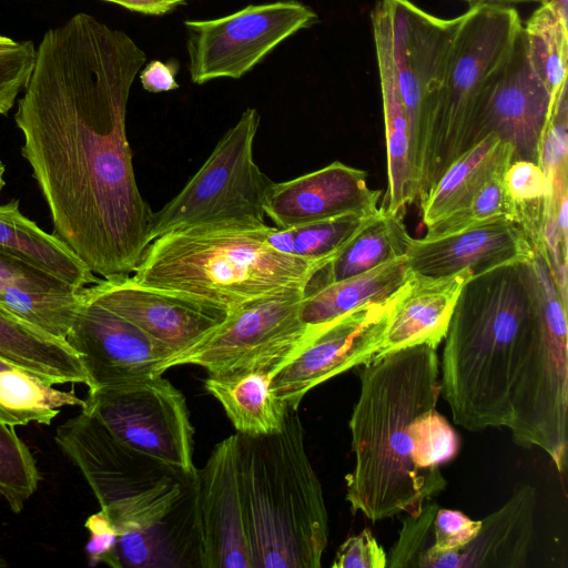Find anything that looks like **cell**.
Wrapping results in <instances>:
<instances>
[{
  "mask_svg": "<svg viewBox=\"0 0 568 568\" xmlns=\"http://www.w3.org/2000/svg\"><path fill=\"white\" fill-rule=\"evenodd\" d=\"M539 3L550 7L568 24V0H540Z\"/></svg>",
  "mask_w": 568,
  "mask_h": 568,
  "instance_id": "44",
  "label": "cell"
},
{
  "mask_svg": "<svg viewBox=\"0 0 568 568\" xmlns=\"http://www.w3.org/2000/svg\"><path fill=\"white\" fill-rule=\"evenodd\" d=\"M14 43L16 40L11 39L10 37L0 34V49L13 45Z\"/></svg>",
  "mask_w": 568,
  "mask_h": 568,
  "instance_id": "46",
  "label": "cell"
},
{
  "mask_svg": "<svg viewBox=\"0 0 568 568\" xmlns=\"http://www.w3.org/2000/svg\"><path fill=\"white\" fill-rule=\"evenodd\" d=\"M413 463L433 481L446 487L440 466L456 457L460 440L457 432L436 408L420 414L412 425Z\"/></svg>",
  "mask_w": 568,
  "mask_h": 568,
  "instance_id": "34",
  "label": "cell"
},
{
  "mask_svg": "<svg viewBox=\"0 0 568 568\" xmlns=\"http://www.w3.org/2000/svg\"><path fill=\"white\" fill-rule=\"evenodd\" d=\"M503 180L515 209L516 223L534 248L541 246L548 194L544 170L538 163L514 160L507 166Z\"/></svg>",
  "mask_w": 568,
  "mask_h": 568,
  "instance_id": "33",
  "label": "cell"
},
{
  "mask_svg": "<svg viewBox=\"0 0 568 568\" xmlns=\"http://www.w3.org/2000/svg\"><path fill=\"white\" fill-rule=\"evenodd\" d=\"M534 247L521 227L497 219L458 231L413 239L406 254L412 273L442 277L468 271L473 275L517 260H531Z\"/></svg>",
  "mask_w": 568,
  "mask_h": 568,
  "instance_id": "19",
  "label": "cell"
},
{
  "mask_svg": "<svg viewBox=\"0 0 568 568\" xmlns=\"http://www.w3.org/2000/svg\"><path fill=\"white\" fill-rule=\"evenodd\" d=\"M371 21L392 60L419 176L437 93L463 14L439 18L410 0H377Z\"/></svg>",
  "mask_w": 568,
  "mask_h": 568,
  "instance_id": "9",
  "label": "cell"
},
{
  "mask_svg": "<svg viewBox=\"0 0 568 568\" xmlns=\"http://www.w3.org/2000/svg\"><path fill=\"white\" fill-rule=\"evenodd\" d=\"M397 293L342 316L306 342L273 374L275 395L288 408L297 409L317 385L372 361L382 344Z\"/></svg>",
  "mask_w": 568,
  "mask_h": 568,
  "instance_id": "14",
  "label": "cell"
},
{
  "mask_svg": "<svg viewBox=\"0 0 568 568\" xmlns=\"http://www.w3.org/2000/svg\"><path fill=\"white\" fill-rule=\"evenodd\" d=\"M536 488L525 484L481 519L477 536L456 551L425 557L418 568H520L535 535Z\"/></svg>",
  "mask_w": 568,
  "mask_h": 568,
  "instance_id": "20",
  "label": "cell"
},
{
  "mask_svg": "<svg viewBox=\"0 0 568 568\" xmlns=\"http://www.w3.org/2000/svg\"><path fill=\"white\" fill-rule=\"evenodd\" d=\"M179 71V62L169 60H151L140 70V81L143 89L151 93L169 92L179 89L175 75Z\"/></svg>",
  "mask_w": 568,
  "mask_h": 568,
  "instance_id": "41",
  "label": "cell"
},
{
  "mask_svg": "<svg viewBox=\"0 0 568 568\" xmlns=\"http://www.w3.org/2000/svg\"><path fill=\"white\" fill-rule=\"evenodd\" d=\"M333 568H385L387 555L368 528L348 537L337 549Z\"/></svg>",
  "mask_w": 568,
  "mask_h": 568,
  "instance_id": "39",
  "label": "cell"
},
{
  "mask_svg": "<svg viewBox=\"0 0 568 568\" xmlns=\"http://www.w3.org/2000/svg\"><path fill=\"white\" fill-rule=\"evenodd\" d=\"M79 291L26 260L0 251V307L49 335L65 339Z\"/></svg>",
  "mask_w": 568,
  "mask_h": 568,
  "instance_id": "22",
  "label": "cell"
},
{
  "mask_svg": "<svg viewBox=\"0 0 568 568\" xmlns=\"http://www.w3.org/2000/svg\"><path fill=\"white\" fill-rule=\"evenodd\" d=\"M413 237L403 212L383 207L310 281L306 291L359 275L387 262L406 256Z\"/></svg>",
  "mask_w": 568,
  "mask_h": 568,
  "instance_id": "30",
  "label": "cell"
},
{
  "mask_svg": "<svg viewBox=\"0 0 568 568\" xmlns=\"http://www.w3.org/2000/svg\"><path fill=\"white\" fill-rule=\"evenodd\" d=\"M304 296L305 290L288 291L240 306L200 343L165 361L159 374L180 365L201 366L209 374L252 367L274 374L304 342Z\"/></svg>",
  "mask_w": 568,
  "mask_h": 568,
  "instance_id": "12",
  "label": "cell"
},
{
  "mask_svg": "<svg viewBox=\"0 0 568 568\" xmlns=\"http://www.w3.org/2000/svg\"><path fill=\"white\" fill-rule=\"evenodd\" d=\"M469 6L478 4H498V6H515L520 3L539 2L540 0H464Z\"/></svg>",
  "mask_w": 568,
  "mask_h": 568,
  "instance_id": "45",
  "label": "cell"
},
{
  "mask_svg": "<svg viewBox=\"0 0 568 568\" xmlns=\"http://www.w3.org/2000/svg\"><path fill=\"white\" fill-rule=\"evenodd\" d=\"M372 29L387 151L388 184L382 207L392 213H399L418 197L419 176L413 154L407 113L395 79L392 60L381 32L375 28Z\"/></svg>",
  "mask_w": 568,
  "mask_h": 568,
  "instance_id": "24",
  "label": "cell"
},
{
  "mask_svg": "<svg viewBox=\"0 0 568 568\" xmlns=\"http://www.w3.org/2000/svg\"><path fill=\"white\" fill-rule=\"evenodd\" d=\"M513 161V149L489 133L455 159L420 197L423 223L428 226L468 206L494 175Z\"/></svg>",
  "mask_w": 568,
  "mask_h": 568,
  "instance_id": "26",
  "label": "cell"
},
{
  "mask_svg": "<svg viewBox=\"0 0 568 568\" xmlns=\"http://www.w3.org/2000/svg\"><path fill=\"white\" fill-rule=\"evenodd\" d=\"M260 123L255 108L243 111L184 187L153 212L151 242L181 229L267 225L264 204L273 181L254 161Z\"/></svg>",
  "mask_w": 568,
  "mask_h": 568,
  "instance_id": "8",
  "label": "cell"
},
{
  "mask_svg": "<svg viewBox=\"0 0 568 568\" xmlns=\"http://www.w3.org/2000/svg\"><path fill=\"white\" fill-rule=\"evenodd\" d=\"M409 276L404 256L359 275L305 291L300 317L306 334L301 347L342 316L366 304L393 297Z\"/></svg>",
  "mask_w": 568,
  "mask_h": 568,
  "instance_id": "25",
  "label": "cell"
},
{
  "mask_svg": "<svg viewBox=\"0 0 568 568\" xmlns=\"http://www.w3.org/2000/svg\"><path fill=\"white\" fill-rule=\"evenodd\" d=\"M240 446L253 568L321 567L328 514L297 409L274 434L240 435Z\"/></svg>",
  "mask_w": 568,
  "mask_h": 568,
  "instance_id": "5",
  "label": "cell"
},
{
  "mask_svg": "<svg viewBox=\"0 0 568 568\" xmlns=\"http://www.w3.org/2000/svg\"><path fill=\"white\" fill-rule=\"evenodd\" d=\"M0 357L51 385L71 383L89 386L83 364L65 339L49 335L2 307Z\"/></svg>",
  "mask_w": 568,
  "mask_h": 568,
  "instance_id": "28",
  "label": "cell"
},
{
  "mask_svg": "<svg viewBox=\"0 0 568 568\" xmlns=\"http://www.w3.org/2000/svg\"><path fill=\"white\" fill-rule=\"evenodd\" d=\"M12 365V363H9L8 361L0 357V371ZM14 365V364H13Z\"/></svg>",
  "mask_w": 568,
  "mask_h": 568,
  "instance_id": "48",
  "label": "cell"
},
{
  "mask_svg": "<svg viewBox=\"0 0 568 568\" xmlns=\"http://www.w3.org/2000/svg\"><path fill=\"white\" fill-rule=\"evenodd\" d=\"M7 566V562L4 561V559L0 556V568H3Z\"/></svg>",
  "mask_w": 568,
  "mask_h": 568,
  "instance_id": "49",
  "label": "cell"
},
{
  "mask_svg": "<svg viewBox=\"0 0 568 568\" xmlns=\"http://www.w3.org/2000/svg\"><path fill=\"white\" fill-rule=\"evenodd\" d=\"M82 290L65 341L83 364L88 388L160 375V367L173 353Z\"/></svg>",
  "mask_w": 568,
  "mask_h": 568,
  "instance_id": "16",
  "label": "cell"
},
{
  "mask_svg": "<svg viewBox=\"0 0 568 568\" xmlns=\"http://www.w3.org/2000/svg\"><path fill=\"white\" fill-rule=\"evenodd\" d=\"M4 171H6V168H4L3 163H2V161L0 160V194H1V192H2V190L4 187V185H6V181H4V178H3Z\"/></svg>",
  "mask_w": 568,
  "mask_h": 568,
  "instance_id": "47",
  "label": "cell"
},
{
  "mask_svg": "<svg viewBox=\"0 0 568 568\" xmlns=\"http://www.w3.org/2000/svg\"><path fill=\"white\" fill-rule=\"evenodd\" d=\"M440 394L456 425L508 428L520 446L567 467V303L548 271L530 260L471 275L445 335Z\"/></svg>",
  "mask_w": 568,
  "mask_h": 568,
  "instance_id": "2",
  "label": "cell"
},
{
  "mask_svg": "<svg viewBox=\"0 0 568 568\" xmlns=\"http://www.w3.org/2000/svg\"><path fill=\"white\" fill-rule=\"evenodd\" d=\"M85 528L89 531V540L85 545L89 564L91 566L105 564L118 568L115 558L118 531L106 514L100 509L91 515L85 521Z\"/></svg>",
  "mask_w": 568,
  "mask_h": 568,
  "instance_id": "40",
  "label": "cell"
},
{
  "mask_svg": "<svg viewBox=\"0 0 568 568\" xmlns=\"http://www.w3.org/2000/svg\"><path fill=\"white\" fill-rule=\"evenodd\" d=\"M37 47L30 40L0 49V115H6L30 78Z\"/></svg>",
  "mask_w": 568,
  "mask_h": 568,
  "instance_id": "38",
  "label": "cell"
},
{
  "mask_svg": "<svg viewBox=\"0 0 568 568\" xmlns=\"http://www.w3.org/2000/svg\"><path fill=\"white\" fill-rule=\"evenodd\" d=\"M82 291L168 347L173 356L200 343L229 314L194 298L142 285L130 275L98 280Z\"/></svg>",
  "mask_w": 568,
  "mask_h": 568,
  "instance_id": "17",
  "label": "cell"
},
{
  "mask_svg": "<svg viewBox=\"0 0 568 568\" xmlns=\"http://www.w3.org/2000/svg\"><path fill=\"white\" fill-rule=\"evenodd\" d=\"M523 26L530 64L555 104L567 87L568 24L540 4Z\"/></svg>",
  "mask_w": 568,
  "mask_h": 568,
  "instance_id": "32",
  "label": "cell"
},
{
  "mask_svg": "<svg viewBox=\"0 0 568 568\" xmlns=\"http://www.w3.org/2000/svg\"><path fill=\"white\" fill-rule=\"evenodd\" d=\"M381 192L367 184L365 171L335 161L284 181L272 182L264 210L275 227L288 229L345 214L374 215Z\"/></svg>",
  "mask_w": 568,
  "mask_h": 568,
  "instance_id": "18",
  "label": "cell"
},
{
  "mask_svg": "<svg viewBox=\"0 0 568 568\" xmlns=\"http://www.w3.org/2000/svg\"><path fill=\"white\" fill-rule=\"evenodd\" d=\"M272 376L263 367L241 368L209 374L204 387L240 435L257 437L278 432L288 409L273 392Z\"/></svg>",
  "mask_w": 568,
  "mask_h": 568,
  "instance_id": "27",
  "label": "cell"
},
{
  "mask_svg": "<svg viewBox=\"0 0 568 568\" xmlns=\"http://www.w3.org/2000/svg\"><path fill=\"white\" fill-rule=\"evenodd\" d=\"M554 105L530 64L521 24L508 53L483 89L471 144L493 133L511 146L513 161L538 163L540 142Z\"/></svg>",
  "mask_w": 568,
  "mask_h": 568,
  "instance_id": "13",
  "label": "cell"
},
{
  "mask_svg": "<svg viewBox=\"0 0 568 568\" xmlns=\"http://www.w3.org/2000/svg\"><path fill=\"white\" fill-rule=\"evenodd\" d=\"M437 348H402L362 365L361 389L349 419L353 470L345 499L353 514L377 521L416 516L445 487L413 463L414 420L440 396Z\"/></svg>",
  "mask_w": 568,
  "mask_h": 568,
  "instance_id": "3",
  "label": "cell"
},
{
  "mask_svg": "<svg viewBox=\"0 0 568 568\" xmlns=\"http://www.w3.org/2000/svg\"><path fill=\"white\" fill-rule=\"evenodd\" d=\"M471 275L463 271L429 277L410 272L397 293L375 357L415 345L426 344L437 348L447 333L462 287Z\"/></svg>",
  "mask_w": 568,
  "mask_h": 568,
  "instance_id": "21",
  "label": "cell"
},
{
  "mask_svg": "<svg viewBox=\"0 0 568 568\" xmlns=\"http://www.w3.org/2000/svg\"><path fill=\"white\" fill-rule=\"evenodd\" d=\"M19 204L16 199L0 204V251L17 255L79 290L99 280L62 240L24 216Z\"/></svg>",
  "mask_w": 568,
  "mask_h": 568,
  "instance_id": "29",
  "label": "cell"
},
{
  "mask_svg": "<svg viewBox=\"0 0 568 568\" xmlns=\"http://www.w3.org/2000/svg\"><path fill=\"white\" fill-rule=\"evenodd\" d=\"M118 4L129 11L144 16H164L179 7L184 6L187 0H102Z\"/></svg>",
  "mask_w": 568,
  "mask_h": 568,
  "instance_id": "42",
  "label": "cell"
},
{
  "mask_svg": "<svg viewBox=\"0 0 568 568\" xmlns=\"http://www.w3.org/2000/svg\"><path fill=\"white\" fill-rule=\"evenodd\" d=\"M40 474L27 445L0 420V497L16 514L36 493Z\"/></svg>",
  "mask_w": 568,
  "mask_h": 568,
  "instance_id": "35",
  "label": "cell"
},
{
  "mask_svg": "<svg viewBox=\"0 0 568 568\" xmlns=\"http://www.w3.org/2000/svg\"><path fill=\"white\" fill-rule=\"evenodd\" d=\"M54 440L80 469L118 535L146 528L197 490V470L185 471L114 438L81 409L59 425Z\"/></svg>",
  "mask_w": 568,
  "mask_h": 568,
  "instance_id": "6",
  "label": "cell"
},
{
  "mask_svg": "<svg viewBox=\"0 0 568 568\" xmlns=\"http://www.w3.org/2000/svg\"><path fill=\"white\" fill-rule=\"evenodd\" d=\"M145 63L128 33L75 13L43 34L14 113L53 234L103 278L133 273L151 243L153 212L126 135L130 91Z\"/></svg>",
  "mask_w": 568,
  "mask_h": 568,
  "instance_id": "1",
  "label": "cell"
},
{
  "mask_svg": "<svg viewBox=\"0 0 568 568\" xmlns=\"http://www.w3.org/2000/svg\"><path fill=\"white\" fill-rule=\"evenodd\" d=\"M374 215L345 214L292 227L293 255L329 262Z\"/></svg>",
  "mask_w": 568,
  "mask_h": 568,
  "instance_id": "36",
  "label": "cell"
},
{
  "mask_svg": "<svg viewBox=\"0 0 568 568\" xmlns=\"http://www.w3.org/2000/svg\"><path fill=\"white\" fill-rule=\"evenodd\" d=\"M118 568L201 567L197 490L144 529L118 535Z\"/></svg>",
  "mask_w": 568,
  "mask_h": 568,
  "instance_id": "23",
  "label": "cell"
},
{
  "mask_svg": "<svg viewBox=\"0 0 568 568\" xmlns=\"http://www.w3.org/2000/svg\"><path fill=\"white\" fill-rule=\"evenodd\" d=\"M271 226H196L165 233L133 272L142 285L232 312L255 300L305 290L327 261L281 254L266 243Z\"/></svg>",
  "mask_w": 568,
  "mask_h": 568,
  "instance_id": "4",
  "label": "cell"
},
{
  "mask_svg": "<svg viewBox=\"0 0 568 568\" xmlns=\"http://www.w3.org/2000/svg\"><path fill=\"white\" fill-rule=\"evenodd\" d=\"M521 24L514 6H469L463 13L430 120L418 199L455 159L473 146L471 131L480 94Z\"/></svg>",
  "mask_w": 568,
  "mask_h": 568,
  "instance_id": "7",
  "label": "cell"
},
{
  "mask_svg": "<svg viewBox=\"0 0 568 568\" xmlns=\"http://www.w3.org/2000/svg\"><path fill=\"white\" fill-rule=\"evenodd\" d=\"M504 173L488 180L466 209L428 225L426 235H440L497 219L516 222L515 209L504 184Z\"/></svg>",
  "mask_w": 568,
  "mask_h": 568,
  "instance_id": "37",
  "label": "cell"
},
{
  "mask_svg": "<svg viewBox=\"0 0 568 568\" xmlns=\"http://www.w3.org/2000/svg\"><path fill=\"white\" fill-rule=\"evenodd\" d=\"M72 392L55 389L36 374L17 365L0 371V420L9 426L29 423L50 425L64 406H83Z\"/></svg>",
  "mask_w": 568,
  "mask_h": 568,
  "instance_id": "31",
  "label": "cell"
},
{
  "mask_svg": "<svg viewBox=\"0 0 568 568\" xmlns=\"http://www.w3.org/2000/svg\"><path fill=\"white\" fill-rule=\"evenodd\" d=\"M81 408L128 447L185 471L197 470L185 396L162 375L89 389Z\"/></svg>",
  "mask_w": 568,
  "mask_h": 568,
  "instance_id": "10",
  "label": "cell"
},
{
  "mask_svg": "<svg viewBox=\"0 0 568 568\" xmlns=\"http://www.w3.org/2000/svg\"><path fill=\"white\" fill-rule=\"evenodd\" d=\"M318 14L298 0L248 4L231 14L185 20L191 81L239 80L296 32L318 23Z\"/></svg>",
  "mask_w": 568,
  "mask_h": 568,
  "instance_id": "11",
  "label": "cell"
},
{
  "mask_svg": "<svg viewBox=\"0 0 568 568\" xmlns=\"http://www.w3.org/2000/svg\"><path fill=\"white\" fill-rule=\"evenodd\" d=\"M265 240L267 245L274 251L284 255L294 256V235L292 227L281 229L271 226Z\"/></svg>",
  "mask_w": 568,
  "mask_h": 568,
  "instance_id": "43",
  "label": "cell"
},
{
  "mask_svg": "<svg viewBox=\"0 0 568 568\" xmlns=\"http://www.w3.org/2000/svg\"><path fill=\"white\" fill-rule=\"evenodd\" d=\"M197 527L201 568H253L237 433L197 470Z\"/></svg>",
  "mask_w": 568,
  "mask_h": 568,
  "instance_id": "15",
  "label": "cell"
}]
</instances>
